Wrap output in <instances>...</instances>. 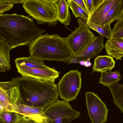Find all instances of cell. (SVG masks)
<instances>
[{
	"instance_id": "obj_10",
	"label": "cell",
	"mask_w": 123,
	"mask_h": 123,
	"mask_svg": "<svg viewBox=\"0 0 123 123\" xmlns=\"http://www.w3.org/2000/svg\"><path fill=\"white\" fill-rule=\"evenodd\" d=\"M104 39V37L101 35L96 37L87 47L69 61L67 64H71L76 61H86L96 56L105 47L103 43Z\"/></svg>"
},
{
	"instance_id": "obj_19",
	"label": "cell",
	"mask_w": 123,
	"mask_h": 123,
	"mask_svg": "<svg viewBox=\"0 0 123 123\" xmlns=\"http://www.w3.org/2000/svg\"><path fill=\"white\" fill-rule=\"evenodd\" d=\"M15 62L16 65L30 68H45L49 67L45 65L43 60L30 56L18 58Z\"/></svg>"
},
{
	"instance_id": "obj_13",
	"label": "cell",
	"mask_w": 123,
	"mask_h": 123,
	"mask_svg": "<svg viewBox=\"0 0 123 123\" xmlns=\"http://www.w3.org/2000/svg\"><path fill=\"white\" fill-rule=\"evenodd\" d=\"M0 98L9 101L13 106L14 112L17 104L21 103V101L18 90L13 81L0 82Z\"/></svg>"
},
{
	"instance_id": "obj_12",
	"label": "cell",
	"mask_w": 123,
	"mask_h": 123,
	"mask_svg": "<svg viewBox=\"0 0 123 123\" xmlns=\"http://www.w3.org/2000/svg\"><path fill=\"white\" fill-rule=\"evenodd\" d=\"M117 0H102L89 16L87 22L104 26L105 18L109 10Z\"/></svg>"
},
{
	"instance_id": "obj_8",
	"label": "cell",
	"mask_w": 123,
	"mask_h": 123,
	"mask_svg": "<svg viewBox=\"0 0 123 123\" xmlns=\"http://www.w3.org/2000/svg\"><path fill=\"white\" fill-rule=\"evenodd\" d=\"M86 105L92 123H104L107 119L109 110L97 94L92 92L85 93Z\"/></svg>"
},
{
	"instance_id": "obj_30",
	"label": "cell",
	"mask_w": 123,
	"mask_h": 123,
	"mask_svg": "<svg viewBox=\"0 0 123 123\" xmlns=\"http://www.w3.org/2000/svg\"><path fill=\"white\" fill-rule=\"evenodd\" d=\"M25 0H0V4H18L22 3Z\"/></svg>"
},
{
	"instance_id": "obj_9",
	"label": "cell",
	"mask_w": 123,
	"mask_h": 123,
	"mask_svg": "<svg viewBox=\"0 0 123 123\" xmlns=\"http://www.w3.org/2000/svg\"><path fill=\"white\" fill-rule=\"evenodd\" d=\"M16 65L18 72L24 77H31L55 83V80L59 76L58 71L49 67L41 68Z\"/></svg>"
},
{
	"instance_id": "obj_21",
	"label": "cell",
	"mask_w": 123,
	"mask_h": 123,
	"mask_svg": "<svg viewBox=\"0 0 123 123\" xmlns=\"http://www.w3.org/2000/svg\"><path fill=\"white\" fill-rule=\"evenodd\" d=\"M121 79L119 72L108 71L101 72L99 82L103 86L108 87L112 84L118 83Z\"/></svg>"
},
{
	"instance_id": "obj_25",
	"label": "cell",
	"mask_w": 123,
	"mask_h": 123,
	"mask_svg": "<svg viewBox=\"0 0 123 123\" xmlns=\"http://www.w3.org/2000/svg\"><path fill=\"white\" fill-rule=\"evenodd\" d=\"M123 37V16L117 20L112 30L110 39L121 38Z\"/></svg>"
},
{
	"instance_id": "obj_17",
	"label": "cell",
	"mask_w": 123,
	"mask_h": 123,
	"mask_svg": "<svg viewBox=\"0 0 123 123\" xmlns=\"http://www.w3.org/2000/svg\"><path fill=\"white\" fill-rule=\"evenodd\" d=\"M12 47L4 40L0 39V71L4 73L11 68L9 53Z\"/></svg>"
},
{
	"instance_id": "obj_23",
	"label": "cell",
	"mask_w": 123,
	"mask_h": 123,
	"mask_svg": "<svg viewBox=\"0 0 123 123\" xmlns=\"http://www.w3.org/2000/svg\"><path fill=\"white\" fill-rule=\"evenodd\" d=\"M69 8L75 18H80L87 21L89 15L73 0H69Z\"/></svg>"
},
{
	"instance_id": "obj_29",
	"label": "cell",
	"mask_w": 123,
	"mask_h": 123,
	"mask_svg": "<svg viewBox=\"0 0 123 123\" xmlns=\"http://www.w3.org/2000/svg\"><path fill=\"white\" fill-rule=\"evenodd\" d=\"M89 14L94 9L93 0H84Z\"/></svg>"
},
{
	"instance_id": "obj_28",
	"label": "cell",
	"mask_w": 123,
	"mask_h": 123,
	"mask_svg": "<svg viewBox=\"0 0 123 123\" xmlns=\"http://www.w3.org/2000/svg\"><path fill=\"white\" fill-rule=\"evenodd\" d=\"M89 15V14L84 0H73Z\"/></svg>"
},
{
	"instance_id": "obj_7",
	"label": "cell",
	"mask_w": 123,
	"mask_h": 123,
	"mask_svg": "<svg viewBox=\"0 0 123 123\" xmlns=\"http://www.w3.org/2000/svg\"><path fill=\"white\" fill-rule=\"evenodd\" d=\"M81 84V72L77 70H70L63 75L57 85L60 98L68 102L76 99Z\"/></svg>"
},
{
	"instance_id": "obj_6",
	"label": "cell",
	"mask_w": 123,
	"mask_h": 123,
	"mask_svg": "<svg viewBox=\"0 0 123 123\" xmlns=\"http://www.w3.org/2000/svg\"><path fill=\"white\" fill-rule=\"evenodd\" d=\"M43 112L52 123H70L80 115L73 109L69 102L58 99L45 108Z\"/></svg>"
},
{
	"instance_id": "obj_4",
	"label": "cell",
	"mask_w": 123,
	"mask_h": 123,
	"mask_svg": "<svg viewBox=\"0 0 123 123\" xmlns=\"http://www.w3.org/2000/svg\"><path fill=\"white\" fill-rule=\"evenodd\" d=\"M22 4L25 12L37 24L57 25L56 9L53 0H25Z\"/></svg>"
},
{
	"instance_id": "obj_20",
	"label": "cell",
	"mask_w": 123,
	"mask_h": 123,
	"mask_svg": "<svg viewBox=\"0 0 123 123\" xmlns=\"http://www.w3.org/2000/svg\"><path fill=\"white\" fill-rule=\"evenodd\" d=\"M108 87L112 95L114 104L123 114V84L116 83Z\"/></svg>"
},
{
	"instance_id": "obj_2",
	"label": "cell",
	"mask_w": 123,
	"mask_h": 123,
	"mask_svg": "<svg viewBox=\"0 0 123 123\" xmlns=\"http://www.w3.org/2000/svg\"><path fill=\"white\" fill-rule=\"evenodd\" d=\"M12 80L17 87L23 104L45 109L58 100L57 86L55 83L23 76Z\"/></svg>"
},
{
	"instance_id": "obj_15",
	"label": "cell",
	"mask_w": 123,
	"mask_h": 123,
	"mask_svg": "<svg viewBox=\"0 0 123 123\" xmlns=\"http://www.w3.org/2000/svg\"><path fill=\"white\" fill-rule=\"evenodd\" d=\"M105 48L107 54L117 60H121L123 57V39H108Z\"/></svg>"
},
{
	"instance_id": "obj_11",
	"label": "cell",
	"mask_w": 123,
	"mask_h": 123,
	"mask_svg": "<svg viewBox=\"0 0 123 123\" xmlns=\"http://www.w3.org/2000/svg\"><path fill=\"white\" fill-rule=\"evenodd\" d=\"M44 108L27 105L18 103L15 112L27 117L38 123H52L51 119L43 112Z\"/></svg>"
},
{
	"instance_id": "obj_16",
	"label": "cell",
	"mask_w": 123,
	"mask_h": 123,
	"mask_svg": "<svg viewBox=\"0 0 123 123\" xmlns=\"http://www.w3.org/2000/svg\"><path fill=\"white\" fill-rule=\"evenodd\" d=\"M113 58L108 55H99L95 58L92 72H105L111 71L115 67Z\"/></svg>"
},
{
	"instance_id": "obj_26",
	"label": "cell",
	"mask_w": 123,
	"mask_h": 123,
	"mask_svg": "<svg viewBox=\"0 0 123 123\" xmlns=\"http://www.w3.org/2000/svg\"><path fill=\"white\" fill-rule=\"evenodd\" d=\"M17 123H38L35 120L25 116L18 114Z\"/></svg>"
},
{
	"instance_id": "obj_22",
	"label": "cell",
	"mask_w": 123,
	"mask_h": 123,
	"mask_svg": "<svg viewBox=\"0 0 123 123\" xmlns=\"http://www.w3.org/2000/svg\"><path fill=\"white\" fill-rule=\"evenodd\" d=\"M18 114L13 112L0 110V123H17Z\"/></svg>"
},
{
	"instance_id": "obj_24",
	"label": "cell",
	"mask_w": 123,
	"mask_h": 123,
	"mask_svg": "<svg viewBox=\"0 0 123 123\" xmlns=\"http://www.w3.org/2000/svg\"><path fill=\"white\" fill-rule=\"evenodd\" d=\"M86 24L90 28L97 31L100 35L105 37L108 39H110L112 31L110 25L102 26L87 22H86Z\"/></svg>"
},
{
	"instance_id": "obj_1",
	"label": "cell",
	"mask_w": 123,
	"mask_h": 123,
	"mask_svg": "<svg viewBox=\"0 0 123 123\" xmlns=\"http://www.w3.org/2000/svg\"><path fill=\"white\" fill-rule=\"evenodd\" d=\"M45 31L36 25L29 16L17 13L0 15V38L12 49L27 45Z\"/></svg>"
},
{
	"instance_id": "obj_27",
	"label": "cell",
	"mask_w": 123,
	"mask_h": 123,
	"mask_svg": "<svg viewBox=\"0 0 123 123\" xmlns=\"http://www.w3.org/2000/svg\"><path fill=\"white\" fill-rule=\"evenodd\" d=\"M13 4H0V15L4 12L9 11L13 7Z\"/></svg>"
},
{
	"instance_id": "obj_3",
	"label": "cell",
	"mask_w": 123,
	"mask_h": 123,
	"mask_svg": "<svg viewBox=\"0 0 123 123\" xmlns=\"http://www.w3.org/2000/svg\"><path fill=\"white\" fill-rule=\"evenodd\" d=\"M27 46L30 56L44 61L67 63L74 57L65 38L55 34L41 35Z\"/></svg>"
},
{
	"instance_id": "obj_18",
	"label": "cell",
	"mask_w": 123,
	"mask_h": 123,
	"mask_svg": "<svg viewBox=\"0 0 123 123\" xmlns=\"http://www.w3.org/2000/svg\"><path fill=\"white\" fill-rule=\"evenodd\" d=\"M123 16V2L122 0H117L108 12L106 16L104 26L110 25L118 20Z\"/></svg>"
},
{
	"instance_id": "obj_14",
	"label": "cell",
	"mask_w": 123,
	"mask_h": 123,
	"mask_svg": "<svg viewBox=\"0 0 123 123\" xmlns=\"http://www.w3.org/2000/svg\"><path fill=\"white\" fill-rule=\"evenodd\" d=\"M56 7L57 21L67 25H69L71 20L70 13L69 0H53Z\"/></svg>"
},
{
	"instance_id": "obj_5",
	"label": "cell",
	"mask_w": 123,
	"mask_h": 123,
	"mask_svg": "<svg viewBox=\"0 0 123 123\" xmlns=\"http://www.w3.org/2000/svg\"><path fill=\"white\" fill-rule=\"evenodd\" d=\"M79 27L66 37V42L74 56L81 52L93 41L96 36L86 24L87 21L78 18Z\"/></svg>"
},
{
	"instance_id": "obj_31",
	"label": "cell",
	"mask_w": 123,
	"mask_h": 123,
	"mask_svg": "<svg viewBox=\"0 0 123 123\" xmlns=\"http://www.w3.org/2000/svg\"><path fill=\"white\" fill-rule=\"evenodd\" d=\"M121 39H123V37H122V38H121Z\"/></svg>"
}]
</instances>
